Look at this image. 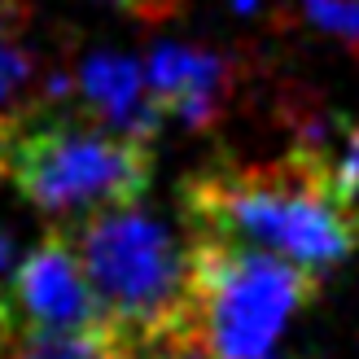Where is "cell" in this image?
Returning <instances> with one entry per match:
<instances>
[{"label": "cell", "instance_id": "obj_1", "mask_svg": "<svg viewBox=\"0 0 359 359\" xmlns=\"http://www.w3.org/2000/svg\"><path fill=\"white\" fill-rule=\"evenodd\" d=\"M189 232H210L272 255L325 276L346 263L359 237L320 180L298 167L290 154L280 163H210L193 171L180 189Z\"/></svg>", "mask_w": 359, "mask_h": 359}, {"label": "cell", "instance_id": "obj_2", "mask_svg": "<svg viewBox=\"0 0 359 359\" xmlns=\"http://www.w3.org/2000/svg\"><path fill=\"white\" fill-rule=\"evenodd\" d=\"M0 175L53 219L136 206L154 180V145L97 123L79 101L31 110L9 128Z\"/></svg>", "mask_w": 359, "mask_h": 359}, {"label": "cell", "instance_id": "obj_3", "mask_svg": "<svg viewBox=\"0 0 359 359\" xmlns=\"http://www.w3.org/2000/svg\"><path fill=\"white\" fill-rule=\"evenodd\" d=\"M93 294L123 342H167L189 333L193 311V237L154 210L110 206L70 228Z\"/></svg>", "mask_w": 359, "mask_h": 359}, {"label": "cell", "instance_id": "obj_4", "mask_svg": "<svg viewBox=\"0 0 359 359\" xmlns=\"http://www.w3.org/2000/svg\"><path fill=\"white\" fill-rule=\"evenodd\" d=\"M320 276L259 245L193 232L189 337L202 359H267Z\"/></svg>", "mask_w": 359, "mask_h": 359}, {"label": "cell", "instance_id": "obj_5", "mask_svg": "<svg viewBox=\"0 0 359 359\" xmlns=\"http://www.w3.org/2000/svg\"><path fill=\"white\" fill-rule=\"evenodd\" d=\"M9 329H110L70 232L53 228L22 255L9 298Z\"/></svg>", "mask_w": 359, "mask_h": 359}, {"label": "cell", "instance_id": "obj_6", "mask_svg": "<svg viewBox=\"0 0 359 359\" xmlns=\"http://www.w3.org/2000/svg\"><path fill=\"white\" fill-rule=\"evenodd\" d=\"M145 79L158 105L175 114L184 128H210L228 110V97L237 88V66L224 53L193 48V44H163L149 53Z\"/></svg>", "mask_w": 359, "mask_h": 359}, {"label": "cell", "instance_id": "obj_7", "mask_svg": "<svg viewBox=\"0 0 359 359\" xmlns=\"http://www.w3.org/2000/svg\"><path fill=\"white\" fill-rule=\"evenodd\" d=\"M75 101L105 128H114L132 140L154 145L163 132L167 110L158 105L145 79V66L123 53H88L75 75Z\"/></svg>", "mask_w": 359, "mask_h": 359}, {"label": "cell", "instance_id": "obj_8", "mask_svg": "<svg viewBox=\"0 0 359 359\" xmlns=\"http://www.w3.org/2000/svg\"><path fill=\"white\" fill-rule=\"evenodd\" d=\"M290 158L320 180V189L333 197V206L359 237V118L342 110L298 114Z\"/></svg>", "mask_w": 359, "mask_h": 359}, {"label": "cell", "instance_id": "obj_9", "mask_svg": "<svg viewBox=\"0 0 359 359\" xmlns=\"http://www.w3.org/2000/svg\"><path fill=\"white\" fill-rule=\"evenodd\" d=\"M0 359H136L114 329H5Z\"/></svg>", "mask_w": 359, "mask_h": 359}, {"label": "cell", "instance_id": "obj_10", "mask_svg": "<svg viewBox=\"0 0 359 359\" xmlns=\"http://www.w3.org/2000/svg\"><path fill=\"white\" fill-rule=\"evenodd\" d=\"M302 18L325 35L342 40L355 57H359V0H298Z\"/></svg>", "mask_w": 359, "mask_h": 359}, {"label": "cell", "instance_id": "obj_11", "mask_svg": "<svg viewBox=\"0 0 359 359\" xmlns=\"http://www.w3.org/2000/svg\"><path fill=\"white\" fill-rule=\"evenodd\" d=\"M22 267V245L13 232L0 228V329H9V298H13V280Z\"/></svg>", "mask_w": 359, "mask_h": 359}, {"label": "cell", "instance_id": "obj_12", "mask_svg": "<svg viewBox=\"0 0 359 359\" xmlns=\"http://www.w3.org/2000/svg\"><path fill=\"white\" fill-rule=\"evenodd\" d=\"M31 22V0H0V35H22Z\"/></svg>", "mask_w": 359, "mask_h": 359}, {"label": "cell", "instance_id": "obj_13", "mask_svg": "<svg viewBox=\"0 0 359 359\" xmlns=\"http://www.w3.org/2000/svg\"><path fill=\"white\" fill-rule=\"evenodd\" d=\"M118 9H128V13H136V18H167L171 9H175V0H114Z\"/></svg>", "mask_w": 359, "mask_h": 359}, {"label": "cell", "instance_id": "obj_14", "mask_svg": "<svg viewBox=\"0 0 359 359\" xmlns=\"http://www.w3.org/2000/svg\"><path fill=\"white\" fill-rule=\"evenodd\" d=\"M228 5L237 9V13H259V5H263V0H228Z\"/></svg>", "mask_w": 359, "mask_h": 359}, {"label": "cell", "instance_id": "obj_15", "mask_svg": "<svg viewBox=\"0 0 359 359\" xmlns=\"http://www.w3.org/2000/svg\"><path fill=\"white\" fill-rule=\"evenodd\" d=\"M0 337H5V329H0Z\"/></svg>", "mask_w": 359, "mask_h": 359}, {"label": "cell", "instance_id": "obj_16", "mask_svg": "<svg viewBox=\"0 0 359 359\" xmlns=\"http://www.w3.org/2000/svg\"><path fill=\"white\" fill-rule=\"evenodd\" d=\"M267 359H272V355H267Z\"/></svg>", "mask_w": 359, "mask_h": 359}]
</instances>
